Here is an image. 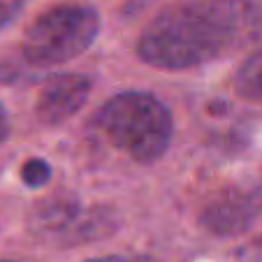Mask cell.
Here are the masks:
<instances>
[{"mask_svg":"<svg viewBox=\"0 0 262 262\" xmlns=\"http://www.w3.org/2000/svg\"><path fill=\"white\" fill-rule=\"evenodd\" d=\"M257 211H260V202L255 195L244 190H225L204 207L202 223L213 234L228 237L246 230Z\"/></svg>","mask_w":262,"mask_h":262,"instance_id":"8992f818","label":"cell"},{"mask_svg":"<svg viewBox=\"0 0 262 262\" xmlns=\"http://www.w3.org/2000/svg\"><path fill=\"white\" fill-rule=\"evenodd\" d=\"M91 79L79 72L54 74L42 84L35 114L45 125H60L72 119L77 112L86 104L91 93Z\"/></svg>","mask_w":262,"mask_h":262,"instance_id":"5b68a950","label":"cell"},{"mask_svg":"<svg viewBox=\"0 0 262 262\" xmlns=\"http://www.w3.org/2000/svg\"><path fill=\"white\" fill-rule=\"evenodd\" d=\"M262 35V0H183L144 28L137 54L158 70L211 63Z\"/></svg>","mask_w":262,"mask_h":262,"instance_id":"6da1fadb","label":"cell"},{"mask_svg":"<svg viewBox=\"0 0 262 262\" xmlns=\"http://www.w3.org/2000/svg\"><path fill=\"white\" fill-rule=\"evenodd\" d=\"M3 262H10V260H3Z\"/></svg>","mask_w":262,"mask_h":262,"instance_id":"4fadbf2b","label":"cell"},{"mask_svg":"<svg viewBox=\"0 0 262 262\" xmlns=\"http://www.w3.org/2000/svg\"><path fill=\"white\" fill-rule=\"evenodd\" d=\"M237 260L239 262H262V237L253 239L251 244H246V246L237 248Z\"/></svg>","mask_w":262,"mask_h":262,"instance_id":"30bf717a","label":"cell"},{"mask_svg":"<svg viewBox=\"0 0 262 262\" xmlns=\"http://www.w3.org/2000/svg\"><path fill=\"white\" fill-rule=\"evenodd\" d=\"M7 133H10V119H7V112H5V107L0 104V144L5 142Z\"/></svg>","mask_w":262,"mask_h":262,"instance_id":"8fae6325","label":"cell"},{"mask_svg":"<svg viewBox=\"0 0 262 262\" xmlns=\"http://www.w3.org/2000/svg\"><path fill=\"white\" fill-rule=\"evenodd\" d=\"M89 262H128L125 257H98V260H89Z\"/></svg>","mask_w":262,"mask_h":262,"instance_id":"7c38bea8","label":"cell"},{"mask_svg":"<svg viewBox=\"0 0 262 262\" xmlns=\"http://www.w3.org/2000/svg\"><path fill=\"white\" fill-rule=\"evenodd\" d=\"M100 33V16L84 5L51 7L28 26L21 54L33 68H56L84 54Z\"/></svg>","mask_w":262,"mask_h":262,"instance_id":"3957f363","label":"cell"},{"mask_svg":"<svg viewBox=\"0 0 262 262\" xmlns=\"http://www.w3.org/2000/svg\"><path fill=\"white\" fill-rule=\"evenodd\" d=\"M30 228L56 244H84L112 232L114 216L107 209H84L72 200H47L35 209Z\"/></svg>","mask_w":262,"mask_h":262,"instance_id":"277c9868","label":"cell"},{"mask_svg":"<svg viewBox=\"0 0 262 262\" xmlns=\"http://www.w3.org/2000/svg\"><path fill=\"white\" fill-rule=\"evenodd\" d=\"M21 179H24V183L30 186V188H40V186H45V183L51 179L49 163H47V160H40V158L28 160V163L24 165V169H21Z\"/></svg>","mask_w":262,"mask_h":262,"instance_id":"ba28073f","label":"cell"},{"mask_svg":"<svg viewBox=\"0 0 262 262\" xmlns=\"http://www.w3.org/2000/svg\"><path fill=\"white\" fill-rule=\"evenodd\" d=\"M234 91H237L242 98L262 104V47L253 51L246 58V63L237 70Z\"/></svg>","mask_w":262,"mask_h":262,"instance_id":"52a82bcc","label":"cell"},{"mask_svg":"<svg viewBox=\"0 0 262 262\" xmlns=\"http://www.w3.org/2000/svg\"><path fill=\"white\" fill-rule=\"evenodd\" d=\"M93 125L114 148L137 163H154L172 139V114L156 95L125 91L107 100Z\"/></svg>","mask_w":262,"mask_h":262,"instance_id":"7a4b0ae2","label":"cell"},{"mask_svg":"<svg viewBox=\"0 0 262 262\" xmlns=\"http://www.w3.org/2000/svg\"><path fill=\"white\" fill-rule=\"evenodd\" d=\"M28 0H0V30L7 28L19 16V12L26 7Z\"/></svg>","mask_w":262,"mask_h":262,"instance_id":"9c48e42d","label":"cell"}]
</instances>
